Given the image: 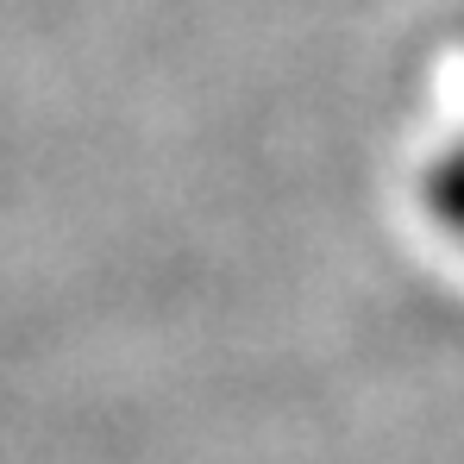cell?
<instances>
[{
  "label": "cell",
  "instance_id": "cell-1",
  "mask_svg": "<svg viewBox=\"0 0 464 464\" xmlns=\"http://www.w3.org/2000/svg\"><path fill=\"white\" fill-rule=\"evenodd\" d=\"M427 208H433V220L446 232L464 238V145H452V151L427 169Z\"/></svg>",
  "mask_w": 464,
  "mask_h": 464
}]
</instances>
